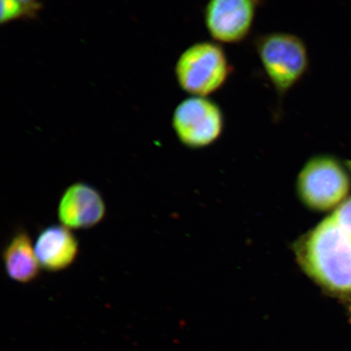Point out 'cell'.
<instances>
[{
  "instance_id": "obj_3",
  "label": "cell",
  "mask_w": 351,
  "mask_h": 351,
  "mask_svg": "<svg viewBox=\"0 0 351 351\" xmlns=\"http://www.w3.org/2000/svg\"><path fill=\"white\" fill-rule=\"evenodd\" d=\"M234 72L221 44L201 41L192 44L179 56L176 79L191 96L208 97L226 84Z\"/></svg>"
},
{
  "instance_id": "obj_2",
  "label": "cell",
  "mask_w": 351,
  "mask_h": 351,
  "mask_svg": "<svg viewBox=\"0 0 351 351\" xmlns=\"http://www.w3.org/2000/svg\"><path fill=\"white\" fill-rule=\"evenodd\" d=\"M254 50L274 87L280 102L306 75L309 54L306 43L298 35L271 32L258 35Z\"/></svg>"
},
{
  "instance_id": "obj_8",
  "label": "cell",
  "mask_w": 351,
  "mask_h": 351,
  "mask_svg": "<svg viewBox=\"0 0 351 351\" xmlns=\"http://www.w3.org/2000/svg\"><path fill=\"white\" fill-rule=\"evenodd\" d=\"M34 249L42 269L56 273L68 269L76 261L79 243L69 228L53 225L39 232Z\"/></svg>"
},
{
  "instance_id": "obj_1",
  "label": "cell",
  "mask_w": 351,
  "mask_h": 351,
  "mask_svg": "<svg viewBox=\"0 0 351 351\" xmlns=\"http://www.w3.org/2000/svg\"><path fill=\"white\" fill-rule=\"evenodd\" d=\"M295 251L302 269L319 285L351 293V239L332 215L302 237Z\"/></svg>"
},
{
  "instance_id": "obj_7",
  "label": "cell",
  "mask_w": 351,
  "mask_h": 351,
  "mask_svg": "<svg viewBox=\"0 0 351 351\" xmlns=\"http://www.w3.org/2000/svg\"><path fill=\"white\" fill-rule=\"evenodd\" d=\"M106 204L97 189L86 182L69 186L60 199L58 218L70 230H86L103 221Z\"/></svg>"
},
{
  "instance_id": "obj_6",
  "label": "cell",
  "mask_w": 351,
  "mask_h": 351,
  "mask_svg": "<svg viewBox=\"0 0 351 351\" xmlns=\"http://www.w3.org/2000/svg\"><path fill=\"white\" fill-rule=\"evenodd\" d=\"M265 0H208L204 10L206 29L219 44L243 43L252 32Z\"/></svg>"
},
{
  "instance_id": "obj_12",
  "label": "cell",
  "mask_w": 351,
  "mask_h": 351,
  "mask_svg": "<svg viewBox=\"0 0 351 351\" xmlns=\"http://www.w3.org/2000/svg\"><path fill=\"white\" fill-rule=\"evenodd\" d=\"M19 1L23 4L32 17L37 14L39 10H40V4H39L38 0H19Z\"/></svg>"
},
{
  "instance_id": "obj_5",
  "label": "cell",
  "mask_w": 351,
  "mask_h": 351,
  "mask_svg": "<svg viewBox=\"0 0 351 351\" xmlns=\"http://www.w3.org/2000/svg\"><path fill=\"white\" fill-rule=\"evenodd\" d=\"M172 124L183 145L201 148L209 146L221 137L225 115L221 106L212 99L191 96L176 108Z\"/></svg>"
},
{
  "instance_id": "obj_10",
  "label": "cell",
  "mask_w": 351,
  "mask_h": 351,
  "mask_svg": "<svg viewBox=\"0 0 351 351\" xmlns=\"http://www.w3.org/2000/svg\"><path fill=\"white\" fill-rule=\"evenodd\" d=\"M32 17L26 8L19 0H1V16L0 22L2 25L10 22Z\"/></svg>"
},
{
  "instance_id": "obj_4",
  "label": "cell",
  "mask_w": 351,
  "mask_h": 351,
  "mask_svg": "<svg viewBox=\"0 0 351 351\" xmlns=\"http://www.w3.org/2000/svg\"><path fill=\"white\" fill-rule=\"evenodd\" d=\"M297 189L306 207L328 210L336 207L350 191V180L337 161L328 156L307 162L298 176Z\"/></svg>"
},
{
  "instance_id": "obj_9",
  "label": "cell",
  "mask_w": 351,
  "mask_h": 351,
  "mask_svg": "<svg viewBox=\"0 0 351 351\" xmlns=\"http://www.w3.org/2000/svg\"><path fill=\"white\" fill-rule=\"evenodd\" d=\"M4 269L14 282L28 284L36 280L42 269L27 232L19 230L8 240L2 252Z\"/></svg>"
},
{
  "instance_id": "obj_11",
  "label": "cell",
  "mask_w": 351,
  "mask_h": 351,
  "mask_svg": "<svg viewBox=\"0 0 351 351\" xmlns=\"http://www.w3.org/2000/svg\"><path fill=\"white\" fill-rule=\"evenodd\" d=\"M332 216L337 223L351 239V197L339 206Z\"/></svg>"
}]
</instances>
